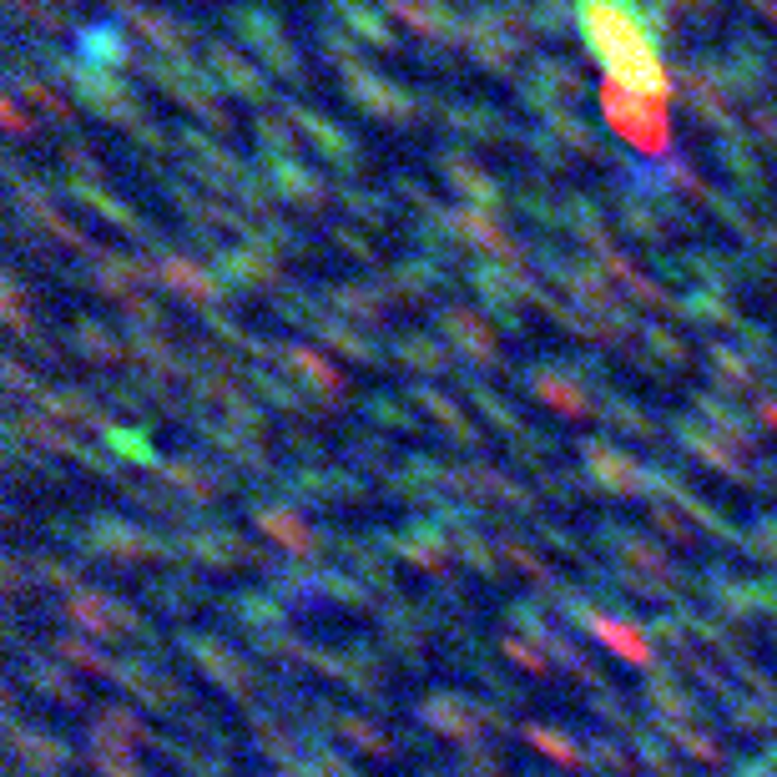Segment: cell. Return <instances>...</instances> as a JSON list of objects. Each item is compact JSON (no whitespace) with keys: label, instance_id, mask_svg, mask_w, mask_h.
Wrapping results in <instances>:
<instances>
[{"label":"cell","instance_id":"cell-2","mask_svg":"<svg viewBox=\"0 0 777 777\" xmlns=\"http://www.w3.org/2000/svg\"><path fill=\"white\" fill-rule=\"evenodd\" d=\"M601 111H607L611 127H616L636 152H646V157H661V152L672 146V106L667 102H641V96H626L607 81V86H601Z\"/></svg>","mask_w":777,"mask_h":777},{"label":"cell","instance_id":"cell-1","mask_svg":"<svg viewBox=\"0 0 777 777\" xmlns=\"http://www.w3.org/2000/svg\"><path fill=\"white\" fill-rule=\"evenodd\" d=\"M576 26L591 56L607 67V81L616 92L672 106V76H667L661 40L646 5H636V0H576Z\"/></svg>","mask_w":777,"mask_h":777}]
</instances>
